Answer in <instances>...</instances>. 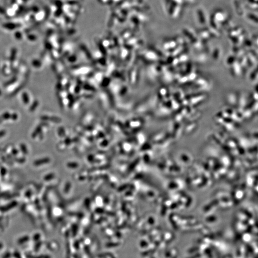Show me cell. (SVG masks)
I'll return each mask as SVG.
<instances>
[{
	"mask_svg": "<svg viewBox=\"0 0 258 258\" xmlns=\"http://www.w3.org/2000/svg\"><path fill=\"white\" fill-rule=\"evenodd\" d=\"M11 116L12 113H10L9 112H6L1 116V119H2V120H7L9 119H11Z\"/></svg>",
	"mask_w": 258,
	"mask_h": 258,
	"instance_id": "obj_1",
	"label": "cell"
},
{
	"mask_svg": "<svg viewBox=\"0 0 258 258\" xmlns=\"http://www.w3.org/2000/svg\"><path fill=\"white\" fill-rule=\"evenodd\" d=\"M22 100L24 104H27L29 102V97L28 94L26 92H24L22 94Z\"/></svg>",
	"mask_w": 258,
	"mask_h": 258,
	"instance_id": "obj_2",
	"label": "cell"
},
{
	"mask_svg": "<svg viewBox=\"0 0 258 258\" xmlns=\"http://www.w3.org/2000/svg\"><path fill=\"white\" fill-rule=\"evenodd\" d=\"M1 95V90L0 89V96Z\"/></svg>",
	"mask_w": 258,
	"mask_h": 258,
	"instance_id": "obj_3",
	"label": "cell"
}]
</instances>
